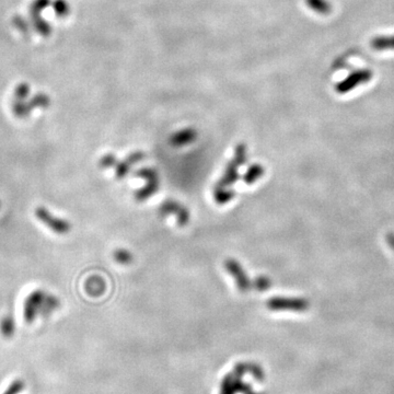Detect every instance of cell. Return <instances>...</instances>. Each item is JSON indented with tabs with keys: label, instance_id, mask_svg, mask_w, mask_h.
Here are the masks:
<instances>
[{
	"label": "cell",
	"instance_id": "cell-7",
	"mask_svg": "<svg viewBox=\"0 0 394 394\" xmlns=\"http://www.w3.org/2000/svg\"><path fill=\"white\" fill-rule=\"evenodd\" d=\"M161 214L163 215H171L177 214L178 225H186L190 219V214L185 208H183L181 205H178L177 201L173 200H165V203L161 206Z\"/></svg>",
	"mask_w": 394,
	"mask_h": 394
},
{
	"label": "cell",
	"instance_id": "cell-13",
	"mask_svg": "<svg viewBox=\"0 0 394 394\" xmlns=\"http://www.w3.org/2000/svg\"><path fill=\"white\" fill-rule=\"evenodd\" d=\"M253 286L258 292H265V290H267L272 286V281L265 276H259L254 280Z\"/></svg>",
	"mask_w": 394,
	"mask_h": 394
},
{
	"label": "cell",
	"instance_id": "cell-5",
	"mask_svg": "<svg viewBox=\"0 0 394 394\" xmlns=\"http://www.w3.org/2000/svg\"><path fill=\"white\" fill-rule=\"evenodd\" d=\"M267 308L273 311L295 310L301 311L306 308V301L301 299H287L284 297H275L267 301Z\"/></svg>",
	"mask_w": 394,
	"mask_h": 394
},
{
	"label": "cell",
	"instance_id": "cell-1",
	"mask_svg": "<svg viewBox=\"0 0 394 394\" xmlns=\"http://www.w3.org/2000/svg\"><path fill=\"white\" fill-rule=\"evenodd\" d=\"M244 158H245L244 149L238 150V154H236L234 161H231L229 165H227L225 173H223L221 180L218 183V186L228 187L229 185H231L232 183H235L236 180H238L239 178V174H238L239 165L245 162L246 159H244Z\"/></svg>",
	"mask_w": 394,
	"mask_h": 394
},
{
	"label": "cell",
	"instance_id": "cell-11",
	"mask_svg": "<svg viewBox=\"0 0 394 394\" xmlns=\"http://www.w3.org/2000/svg\"><path fill=\"white\" fill-rule=\"evenodd\" d=\"M87 292L93 296L102 294L104 292V283H103V279L100 278V277H93V278L89 279Z\"/></svg>",
	"mask_w": 394,
	"mask_h": 394
},
{
	"label": "cell",
	"instance_id": "cell-3",
	"mask_svg": "<svg viewBox=\"0 0 394 394\" xmlns=\"http://www.w3.org/2000/svg\"><path fill=\"white\" fill-rule=\"evenodd\" d=\"M137 174L138 177L141 176V177L147 178V185L136 194L137 199L144 200L154 195L155 192L159 189V177L154 169H141Z\"/></svg>",
	"mask_w": 394,
	"mask_h": 394
},
{
	"label": "cell",
	"instance_id": "cell-14",
	"mask_svg": "<svg viewBox=\"0 0 394 394\" xmlns=\"http://www.w3.org/2000/svg\"><path fill=\"white\" fill-rule=\"evenodd\" d=\"M114 257L119 264H128L133 259L132 254L129 253L128 251L123 250V249L116 251L114 254Z\"/></svg>",
	"mask_w": 394,
	"mask_h": 394
},
{
	"label": "cell",
	"instance_id": "cell-10",
	"mask_svg": "<svg viewBox=\"0 0 394 394\" xmlns=\"http://www.w3.org/2000/svg\"><path fill=\"white\" fill-rule=\"evenodd\" d=\"M264 174V168L261 167V165L258 164H255L252 165V167H250L248 172L244 176V181L248 183L249 185L252 184L255 181H257L259 177H261Z\"/></svg>",
	"mask_w": 394,
	"mask_h": 394
},
{
	"label": "cell",
	"instance_id": "cell-4",
	"mask_svg": "<svg viewBox=\"0 0 394 394\" xmlns=\"http://www.w3.org/2000/svg\"><path fill=\"white\" fill-rule=\"evenodd\" d=\"M226 270L234 277L236 286L241 293H246L251 288V281L246 273L243 271L240 264L235 259H227L225 262Z\"/></svg>",
	"mask_w": 394,
	"mask_h": 394
},
{
	"label": "cell",
	"instance_id": "cell-12",
	"mask_svg": "<svg viewBox=\"0 0 394 394\" xmlns=\"http://www.w3.org/2000/svg\"><path fill=\"white\" fill-rule=\"evenodd\" d=\"M24 387H25V384H24L23 380L17 379L13 382H11L10 386L6 389V391H4L2 394H19L23 391Z\"/></svg>",
	"mask_w": 394,
	"mask_h": 394
},
{
	"label": "cell",
	"instance_id": "cell-2",
	"mask_svg": "<svg viewBox=\"0 0 394 394\" xmlns=\"http://www.w3.org/2000/svg\"><path fill=\"white\" fill-rule=\"evenodd\" d=\"M37 217L39 218V220H41L43 223L49 228V229L55 231L56 234H67L70 229V225L65 220H61L60 218H57L55 216H52L51 214L48 213V210L44 207H39L37 209Z\"/></svg>",
	"mask_w": 394,
	"mask_h": 394
},
{
	"label": "cell",
	"instance_id": "cell-8",
	"mask_svg": "<svg viewBox=\"0 0 394 394\" xmlns=\"http://www.w3.org/2000/svg\"><path fill=\"white\" fill-rule=\"evenodd\" d=\"M214 197L216 203L219 205H223L229 203V201L235 197V192L232 190H228V187L218 186L214 191Z\"/></svg>",
	"mask_w": 394,
	"mask_h": 394
},
{
	"label": "cell",
	"instance_id": "cell-9",
	"mask_svg": "<svg viewBox=\"0 0 394 394\" xmlns=\"http://www.w3.org/2000/svg\"><path fill=\"white\" fill-rule=\"evenodd\" d=\"M15 321H13L12 317L10 315L4 316L3 319L0 322V332L4 338H11L15 334Z\"/></svg>",
	"mask_w": 394,
	"mask_h": 394
},
{
	"label": "cell",
	"instance_id": "cell-6",
	"mask_svg": "<svg viewBox=\"0 0 394 394\" xmlns=\"http://www.w3.org/2000/svg\"><path fill=\"white\" fill-rule=\"evenodd\" d=\"M43 301V293L39 292H34L31 294L28 300H25V303H24V320L28 322V323H31V322H33V320L37 317L38 312L39 311V309H41V303Z\"/></svg>",
	"mask_w": 394,
	"mask_h": 394
}]
</instances>
